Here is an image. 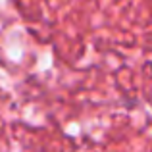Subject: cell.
<instances>
[{
  "mask_svg": "<svg viewBox=\"0 0 152 152\" xmlns=\"http://www.w3.org/2000/svg\"><path fill=\"white\" fill-rule=\"evenodd\" d=\"M150 69H152V64H150Z\"/></svg>",
  "mask_w": 152,
  "mask_h": 152,
  "instance_id": "6da1fadb",
  "label": "cell"
}]
</instances>
